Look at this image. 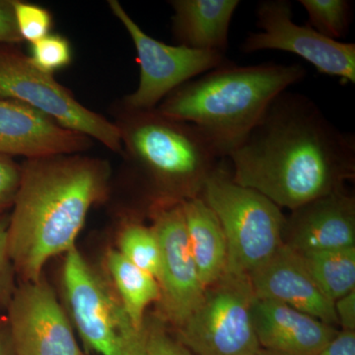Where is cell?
Wrapping results in <instances>:
<instances>
[{
	"label": "cell",
	"mask_w": 355,
	"mask_h": 355,
	"mask_svg": "<svg viewBox=\"0 0 355 355\" xmlns=\"http://www.w3.org/2000/svg\"><path fill=\"white\" fill-rule=\"evenodd\" d=\"M226 158L236 184L293 211L354 177L355 139L309 97L286 90Z\"/></svg>",
	"instance_id": "6da1fadb"
},
{
	"label": "cell",
	"mask_w": 355,
	"mask_h": 355,
	"mask_svg": "<svg viewBox=\"0 0 355 355\" xmlns=\"http://www.w3.org/2000/svg\"><path fill=\"white\" fill-rule=\"evenodd\" d=\"M108 161L83 154L30 159L9 214L7 246L21 282L42 277L46 261L76 246L89 210L108 196Z\"/></svg>",
	"instance_id": "7a4b0ae2"
},
{
	"label": "cell",
	"mask_w": 355,
	"mask_h": 355,
	"mask_svg": "<svg viewBox=\"0 0 355 355\" xmlns=\"http://www.w3.org/2000/svg\"><path fill=\"white\" fill-rule=\"evenodd\" d=\"M306 76L299 64L239 67L231 62L175 89L156 109L197 127L226 158L273 100Z\"/></svg>",
	"instance_id": "3957f363"
},
{
	"label": "cell",
	"mask_w": 355,
	"mask_h": 355,
	"mask_svg": "<svg viewBox=\"0 0 355 355\" xmlns=\"http://www.w3.org/2000/svg\"><path fill=\"white\" fill-rule=\"evenodd\" d=\"M113 114L121 155L156 191L153 205L200 197L224 158L197 127L156 108L132 109L121 101Z\"/></svg>",
	"instance_id": "277c9868"
},
{
	"label": "cell",
	"mask_w": 355,
	"mask_h": 355,
	"mask_svg": "<svg viewBox=\"0 0 355 355\" xmlns=\"http://www.w3.org/2000/svg\"><path fill=\"white\" fill-rule=\"evenodd\" d=\"M202 195L225 234L226 272L249 277L284 244L282 209L258 191L236 184L223 159L205 181Z\"/></svg>",
	"instance_id": "5b68a950"
},
{
	"label": "cell",
	"mask_w": 355,
	"mask_h": 355,
	"mask_svg": "<svg viewBox=\"0 0 355 355\" xmlns=\"http://www.w3.org/2000/svg\"><path fill=\"white\" fill-rule=\"evenodd\" d=\"M0 99L23 103L114 153L123 151L113 121L86 108L53 76L37 69L19 44H0Z\"/></svg>",
	"instance_id": "8992f818"
},
{
	"label": "cell",
	"mask_w": 355,
	"mask_h": 355,
	"mask_svg": "<svg viewBox=\"0 0 355 355\" xmlns=\"http://www.w3.org/2000/svg\"><path fill=\"white\" fill-rule=\"evenodd\" d=\"M254 299L249 277L224 273L205 288L197 309L177 329V340L193 355H256Z\"/></svg>",
	"instance_id": "52a82bcc"
},
{
	"label": "cell",
	"mask_w": 355,
	"mask_h": 355,
	"mask_svg": "<svg viewBox=\"0 0 355 355\" xmlns=\"http://www.w3.org/2000/svg\"><path fill=\"white\" fill-rule=\"evenodd\" d=\"M62 282L74 327L88 349L130 355L141 331L133 326L118 295L76 247L65 254Z\"/></svg>",
	"instance_id": "ba28073f"
},
{
	"label": "cell",
	"mask_w": 355,
	"mask_h": 355,
	"mask_svg": "<svg viewBox=\"0 0 355 355\" xmlns=\"http://www.w3.org/2000/svg\"><path fill=\"white\" fill-rule=\"evenodd\" d=\"M108 4L114 17L130 35L139 64V83L137 90L121 101L128 108H157L175 89L231 62L224 53L193 50L158 41L137 25L120 2L110 0Z\"/></svg>",
	"instance_id": "9c48e42d"
},
{
	"label": "cell",
	"mask_w": 355,
	"mask_h": 355,
	"mask_svg": "<svg viewBox=\"0 0 355 355\" xmlns=\"http://www.w3.org/2000/svg\"><path fill=\"white\" fill-rule=\"evenodd\" d=\"M258 33H250L242 53L263 50L286 51L302 58L324 76L338 77L343 84L355 83V44L326 38L308 25L293 22L287 0H265L256 10Z\"/></svg>",
	"instance_id": "30bf717a"
},
{
	"label": "cell",
	"mask_w": 355,
	"mask_h": 355,
	"mask_svg": "<svg viewBox=\"0 0 355 355\" xmlns=\"http://www.w3.org/2000/svg\"><path fill=\"white\" fill-rule=\"evenodd\" d=\"M150 216L161 250L159 302L166 320L178 329L197 309L205 288L191 254L182 202L155 203Z\"/></svg>",
	"instance_id": "8fae6325"
},
{
	"label": "cell",
	"mask_w": 355,
	"mask_h": 355,
	"mask_svg": "<svg viewBox=\"0 0 355 355\" xmlns=\"http://www.w3.org/2000/svg\"><path fill=\"white\" fill-rule=\"evenodd\" d=\"M13 355H83L48 282H20L6 307Z\"/></svg>",
	"instance_id": "7c38bea8"
},
{
	"label": "cell",
	"mask_w": 355,
	"mask_h": 355,
	"mask_svg": "<svg viewBox=\"0 0 355 355\" xmlns=\"http://www.w3.org/2000/svg\"><path fill=\"white\" fill-rule=\"evenodd\" d=\"M92 146L90 137L62 127L38 110L0 99V155L30 160L81 154Z\"/></svg>",
	"instance_id": "4fadbf2b"
},
{
	"label": "cell",
	"mask_w": 355,
	"mask_h": 355,
	"mask_svg": "<svg viewBox=\"0 0 355 355\" xmlns=\"http://www.w3.org/2000/svg\"><path fill=\"white\" fill-rule=\"evenodd\" d=\"M282 240L297 254L355 247L354 198L340 190L293 210Z\"/></svg>",
	"instance_id": "5bb4252c"
},
{
	"label": "cell",
	"mask_w": 355,
	"mask_h": 355,
	"mask_svg": "<svg viewBox=\"0 0 355 355\" xmlns=\"http://www.w3.org/2000/svg\"><path fill=\"white\" fill-rule=\"evenodd\" d=\"M249 279L257 298L279 301L331 326L338 324L335 303L317 286L301 257L286 245L254 270Z\"/></svg>",
	"instance_id": "9a60e30c"
},
{
	"label": "cell",
	"mask_w": 355,
	"mask_h": 355,
	"mask_svg": "<svg viewBox=\"0 0 355 355\" xmlns=\"http://www.w3.org/2000/svg\"><path fill=\"white\" fill-rule=\"evenodd\" d=\"M252 318L261 349L279 355H317L338 333L291 306L256 296Z\"/></svg>",
	"instance_id": "2e32d148"
},
{
	"label": "cell",
	"mask_w": 355,
	"mask_h": 355,
	"mask_svg": "<svg viewBox=\"0 0 355 355\" xmlns=\"http://www.w3.org/2000/svg\"><path fill=\"white\" fill-rule=\"evenodd\" d=\"M172 33L179 46L224 53L239 0H173Z\"/></svg>",
	"instance_id": "e0dca14e"
},
{
	"label": "cell",
	"mask_w": 355,
	"mask_h": 355,
	"mask_svg": "<svg viewBox=\"0 0 355 355\" xmlns=\"http://www.w3.org/2000/svg\"><path fill=\"white\" fill-rule=\"evenodd\" d=\"M191 254L205 288L223 277L227 243L220 222L202 197L182 202Z\"/></svg>",
	"instance_id": "ac0fdd59"
},
{
	"label": "cell",
	"mask_w": 355,
	"mask_h": 355,
	"mask_svg": "<svg viewBox=\"0 0 355 355\" xmlns=\"http://www.w3.org/2000/svg\"><path fill=\"white\" fill-rule=\"evenodd\" d=\"M107 266L121 304L135 328L144 327L146 308L161 298L158 280L128 261L119 251L112 250L107 256Z\"/></svg>",
	"instance_id": "d6986e66"
},
{
	"label": "cell",
	"mask_w": 355,
	"mask_h": 355,
	"mask_svg": "<svg viewBox=\"0 0 355 355\" xmlns=\"http://www.w3.org/2000/svg\"><path fill=\"white\" fill-rule=\"evenodd\" d=\"M298 254L317 286L334 303L355 291V247Z\"/></svg>",
	"instance_id": "ffe728a7"
},
{
	"label": "cell",
	"mask_w": 355,
	"mask_h": 355,
	"mask_svg": "<svg viewBox=\"0 0 355 355\" xmlns=\"http://www.w3.org/2000/svg\"><path fill=\"white\" fill-rule=\"evenodd\" d=\"M119 252L133 265L158 280L161 250L153 226L146 227L139 222L125 223L119 237Z\"/></svg>",
	"instance_id": "44dd1931"
},
{
	"label": "cell",
	"mask_w": 355,
	"mask_h": 355,
	"mask_svg": "<svg viewBox=\"0 0 355 355\" xmlns=\"http://www.w3.org/2000/svg\"><path fill=\"white\" fill-rule=\"evenodd\" d=\"M308 14L307 25L326 38L345 37L352 21V3L347 0H300Z\"/></svg>",
	"instance_id": "7402d4cb"
},
{
	"label": "cell",
	"mask_w": 355,
	"mask_h": 355,
	"mask_svg": "<svg viewBox=\"0 0 355 355\" xmlns=\"http://www.w3.org/2000/svg\"><path fill=\"white\" fill-rule=\"evenodd\" d=\"M30 60L37 69L51 74L67 69L72 62L73 50L67 37L51 33L30 46Z\"/></svg>",
	"instance_id": "603a6c76"
},
{
	"label": "cell",
	"mask_w": 355,
	"mask_h": 355,
	"mask_svg": "<svg viewBox=\"0 0 355 355\" xmlns=\"http://www.w3.org/2000/svg\"><path fill=\"white\" fill-rule=\"evenodd\" d=\"M16 26L22 41L30 44L51 34L53 17L50 10L38 4L15 0Z\"/></svg>",
	"instance_id": "cb8c5ba5"
},
{
	"label": "cell",
	"mask_w": 355,
	"mask_h": 355,
	"mask_svg": "<svg viewBox=\"0 0 355 355\" xmlns=\"http://www.w3.org/2000/svg\"><path fill=\"white\" fill-rule=\"evenodd\" d=\"M146 355H193L177 338L170 336L162 320L144 321Z\"/></svg>",
	"instance_id": "d4e9b609"
},
{
	"label": "cell",
	"mask_w": 355,
	"mask_h": 355,
	"mask_svg": "<svg viewBox=\"0 0 355 355\" xmlns=\"http://www.w3.org/2000/svg\"><path fill=\"white\" fill-rule=\"evenodd\" d=\"M8 214H0V308H6L15 289L16 273L7 246Z\"/></svg>",
	"instance_id": "484cf974"
},
{
	"label": "cell",
	"mask_w": 355,
	"mask_h": 355,
	"mask_svg": "<svg viewBox=\"0 0 355 355\" xmlns=\"http://www.w3.org/2000/svg\"><path fill=\"white\" fill-rule=\"evenodd\" d=\"M20 179L21 165L13 158L0 155V214L12 207Z\"/></svg>",
	"instance_id": "4316f807"
},
{
	"label": "cell",
	"mask_w": 355,
	"mask_h": 355,
	"mask_svg": "<svg viewBox=\"0 0 355 355\" xmlns=\"http://www.w3.org/2000/svg\"><path fill=\"white\" fill-rule=\"evenodd\" d=\"M15 0H0V44L22 43L14 14Z\"/></svg>",
	"instance_id": "83f0119b"
},
{
	"label": "cell",
	"mask_w": 355,
	"mask_h": 355,
	"mask_svg": "<svg viewBox=\"0 0 355 355\" xmlns=\"http://www.w3.org/2000/svg\"><path fill=\"white\" fill-rule=\"evenodd\" d=\"M317 355H355V331H338Z\"/></svg>",
	"instance_id": "f1b7e54d"
},
{
	"label": "cell",
	"mask_w": 355,
	"mask_h": 355,
	"mask_svg": "<svg viewBox=\"0 0 355 355\" xmlns=\"http://www.w3.org/2000/svg\"><path fill=\"white\" fill-rule=\"evenodd\" d=\"M338 324L345 331H355V291L335 301Z\"/></svg>",
	"instance_id": "f546056e"
},
{
	"label": "cell",
	"mask_w": 355,
	"mask_h": 355,
	"mask_svg": "<svg viewBox=\"0 0 355 355\" xmlns=\"http://www.w3.org/2000/svg\"><path fill=\"white\" fill-rule=\"evenodd\" d=\"M0 355H13L6 315L0 316Z\"/></svg>",
	"instance_id": "4dcf8cb0"
},
{
	"label": "cell",
	"mask_w": 355,
	"mask_h": 355,
	"mask_svg": "<svg viewBox=\"0 0 355 355\" xmlns=\"http://www.w3.org/2000/svg\"><path fill=\"white\" fill-rule=\"evenodd\" d=\"M130 355H146V329L142 330L141 334H140L139 340L135 343V347L132 350V354Z\"/></svg>",
	"instance_id": "1f68e13d"
},
{
	"label": "cell",
	"mask_w": 355,
	"mask_h": 355,
	"mask_svg": "<svg viewBox=\"0 0 355 355\" xmlns=\"http://www.w3.org/2000/svg\"><path fill=\"white\" fill-rule=\"evenodd\" d=\"M256 355H279V354H273V352H268V350L261 349L260 350H259L258 354H257Z\"/></svg>",
	"instance_id": "d6a6232c"
},
{
	"label": "cell",
	"mask_w": 355,
	"mask_h": 355,
	"mask_svg": "<svg viewBox=\"0 0 355 355\" xmlns=\"http://www.w3.org/2000/svg\"><path fill=\"white\" fill-rule=\"evenodd\" d=\"M83 355H85V354H83Z\"/></svg>",
	"instance_id": "836d02e7"
}]
</instances>
